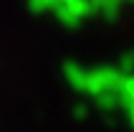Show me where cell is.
I'll list each match as a JSON object with an SVG mask.
<instances>
[{
    "label": "cell",
    "mask_w": 134,
    "mask_h": 132,
    "mask_svg": "<svg viewBox=\"0 0 134 132\" xmlns=\"http://www.w3.org/2000/svg\"><path fill=\"white\" fill-rule=\"evenodd\" d=\"M121 76L124 74L116 71V69H96V71H89V76H86V92H91L94 97H101L106 92H116Z\"/></svg>",
    "instance_id": "obj_1"
},
{
    "label": "cell",
    "mask_w": 134,
    "mask_h": 132,
    "mask_svg": "<svg viewBox=\"0 0 134 132\" xmlns=\"http://www.w3.org/2000/svg\"><path fill=\"white\" fill-rule=\"evenodd\" d=\"M53 10L58 15V21L63 26H68V28L79 26L89 13H94L91 10V0H66V3H58Z\"/></svg>",
    "instance_id": "obj_2"
},
{
    "label": "cell",
    "mask_w": 134,
    "mask_h": 132,
    "mask_svg": "<svg viewBox=\"0 0 134 132\" xmlns=\"http://www.w3.org/2000/svg\"><path fill=\"white\" fill-rule=\"evenodd\" d=\"M116 97H119L121 107H132L134 104V74H124L119 81V89H116Z\"/></svg>",
    "instance_id": "obj_3"
},
{
    "label": "cell",
    "mask_w": 134,
    "mask_h": 132,
    "mask_svg": "<svg viewBox=\"0 0 134 132\" xmlns=\"http://www.w3.org/2000/svg\"><path fill=\"white\" fill-rule=\"evenodd\" d=\"M86 76H89L86 69H81V66H76V64H66V79L71 81V87H74V89L86 92Z\"/></svg>",
    "instance_id": "obj_4"
},
{
    "label": "cell",
    "mask_w": 134,
    "mask_h": 132,
    "mask_svg": "<svg viewBox=\"0 0 134 132\" xmlns=\"http://www.w3.org/2000/svg\"><path fill=\"white\" fill-rule=\"evenodd\" d=\"M119 3L121 0H91V10H99V13L114 18V15L119 13Z\"/></svg>",
    "instance_id": "obj_5"
},
{
    "label": "cell",
    "mask_w": 134,
    "mask_h": 132,
    "mask_svg": "<svg viewBox=\"0 0 134 132\" xmlns=\"http://www.w3.org/2000/svg\"><path fill=\"white\" fill-rule=\"evenodd\" d=\"M96 104L104 112H109V109H114V107H119V97H116V92H106V94L96 97Z\"/></svg>",
    "instance_id": "obj_6"
},
{
    "label": "cell",
    "mask_w": 134,
    "mask_h": 132,
    "mask_svg": "<svg viewBox=\"0 0 134 132\" xmlns=\"http://www.w3.org/2000/svg\"><path fill=\"white\" fill-rule=\"evenodd\" d=\"M28 3H30V10H36V13H43V10H51L58 5L56 0H28Z\"/></svg>",
    "instance_id": "obj_7"
},
{
    "label": "cell",
    "mask_w": 134,
    "mask_h": 132,
    "mask_svg": "<svg viewBox=\"0 0 134 132\" xmlns=\"http://www.w3.org/2000/svg\"><path fill=\"white\" fill-rule=\"evenodd\" d=\"M132 71H134V51L121 59V74H132Z\"/></svg>",
    "instance_id": "obj_8"
},
{
    "label": "cell",
    "mask_w": 134,
    "mask_h": 132,
    "mask_svg": "<svg viewBox=\"0 0 134 132\" xmlns=\"http://www.w3.org/2000/svg\"><path fill=\"white\" fill-rule=\"evenodd\" d=\"M76 117H86V107L79 104V107H76Z\"/></svg>",
    "instance_id": "obj_9"
},
{
    "label": "cell",
    "mask_w": 134,
    "mask_h": 132,
    "mask_svg": "<svg viewBox=\"0 0 134 132\" xmlns=\"http://www.w3.org/2000/svg\"><path fill=\"white\" fill-rule=\"evenodd\" d=\"M127 109H129V117H132V122H134V104H132V107H127Z\"/></svg>",
    "instance_id": "obj_10"
},
{
    "label": "cell",
    "mask_w": 134,
    "mask_h": 132,
    "mask_svg": "<svg viewBox=\"0 0 134 132\" xmlns=\"http://www.w3.org/2000/svg\"><path fill=\"white\" fill-rule=\"evenodd\" d=\"M56 3H66V0H56Z\"/></svg>",
    "instance_id": "obj_11"
}]
</instances>
